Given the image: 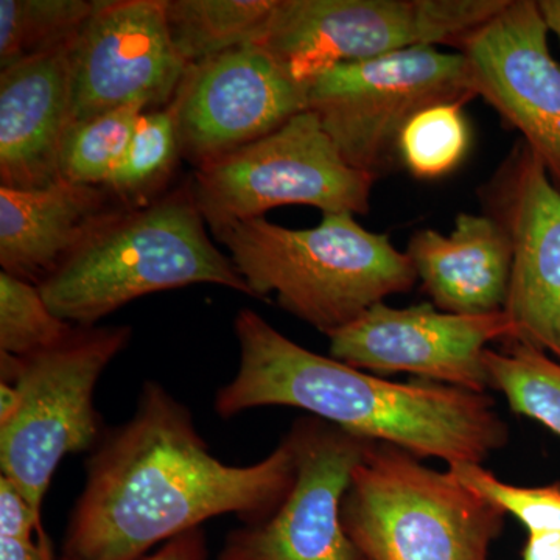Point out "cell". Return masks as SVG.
<instances>
[{
  "mask_svg": "<svg viewBox=\"0 0 560 560\" xmlns=\"http://www.w3.org/2000/svg\"><path fill=\"white\" fill-rule=\"evenodd\" d=\"M70 514L65 560H142L151 548L234 514L270 517L296 474L290 434L259 463L231 466L210 452L194 416L160 382L147 381L132 418L106 431L88 460Z\"/></svg>",
  "mask_w": 560,
  "mask_h": 560,
  "instance_id": "cell-1",
  "label": "cell"
},
{
  "mask_svg": "<svg viewBox=\"0 0 560 560\" xmlns=\"http://www.w3.org/2000/svg\"><path fill=\"white\" fill-rule=\"evenodd\" d=\"M237 374L221 386L213 410L221 419L264 407H291L418 458L482 464L506 447L508 423L485 393L419 381H385L334 357L302 348L243 308L235 316Z\"/></svg>",
  "mask_w": 560,
  "mask_h": 560,
  "instance_id": "cell-2",
  "label": "cell"
},
{
  "mask_svg": "<svg viewBox=\"0 0 560 560\" xmlns=\"http://www.w3.org/2000/svg\"><path fill=\"white\" fill-rule=\"evenodd\" d=\"M254 298L275 294L283 311L330 337L390 294L407 293L418 276L388 235L368 231L355 213H323L307 230L264 217L215 235Z\"/></svg>",
  "mask_w": 560,
  "mask_h": 560,
  "instance_id": "cell-3",
  "label": "cell"
},
{
  "mask_svg": "<svg viewBox=\"0 0 560 560\" xmlns=\"http://www.w3.org/2000/svg\"><path fill=\"white\" fill-rule=\"evenodd\" d=\"M197 283L250 296L231 257L210 241L189 186L114 210L38 287L58 318L94 326L128 302Z\"/></svg>",
  "mask_w": 560,
  "mask_h": 560,
  "instance_id": "cell-4",
  "label": "cell"
},
{
  "mask_svg": "<svg viewBox=\"0 0 560 560\" xmlns=\"http://www.w3.org/2000/svg\"><path fill=\"white\" fill-rule=\"evenodd\" d=\"M506 512L396 445L372 441L341 522L368 560H489Z\"/></svg>",
  "mask_w": 560,
  "mask_h": 560,
  "instance_id": "cell-5",
  "label": "cell"
},
{
  "mask_svg": "<svg viewBox=\"0 0 560 560\" xmlns=\"http://www.w3.org/2000/svg\"><path fill=\"white\" fill-rule=\"evenodd\" d=\"M131 335L128 326H79L60 345L21 359L13 383L20 410L0 427V467L39 515L61 460L94 451L105 436L95 388Z\"/></svg>",
  "mask_w": 560,
  "mask_h": 560,
  "instance_id": "cell-6",
  "label": "cell"
},
{
  "mask_svg": "<svg viewBox=\"0 0 560 560\" xmlns=\"http://www.w3.org/2000/svg\"><path fill=\"white\" fill-rule=\"evenodd\" d=\"M508 0H278L259 40L307 88L337 66L416 47L460 46Z\"/></svg>",
  "mask_w": 560,
  "mask_h": 560,
  "instance_id": "cell-7",
  "label": "cell"
},
{
  "mask_svg": "<svg viewBox=\"0 0 560 560\" xmlns=\"http://www.w3.org/2000/svg\"><path fill=\"white\" fill-rule=\"evenodd\" d=\"M375 176L341 156L312 110L195 171L190 190L213 235L282 206L370 212Z\"/></svg>",
  "mask_w": 560,
  "mask_h": 560,
  "instance_id": "cell-8",
  "label": "cell"
},
{
  "mask_svg": "<svg viewBox=\"0 0 560 560\" xmlns=\"http://www.w3.org/2000/svg\"><path fill=\"white\" fill-rule=\"evenodd\" d=\"M475 97L464 55L436 47L337 66L307 84V109L345 161L375 178L399 158L401 132L420 110Z\"/></svg>",
  "mask_w": 560,
  "mask_h": 560,
  "instance_id": "cell-9",
  "label": "cell"
},
{
  "mask_svg": "<svg viewBox=\"0 0 560 560\" xmlns=\"http://www.w3.org/2000/svg\"><path fill=\"white\" fill-rule=\"evenodd\" d=\"M296 474L270 517L231 530L217 560H368L346 534L341 504L372 441L316 418L290 431Z\"/></svg>",
  "mask_w": 560,
  "mask_h": 560,
  "instance_id": "cell-10",
  "label": "cell"
},
{
  "mask_svg": "<svg viewBox=\"0 0 560 560\" xmlns=\"http://www.w3.org/2000/svg\"><path fill=\"white\" fill-rule=\"evenodd\" d=\"M180 156L200 168L307 110V88L259 43L187 68L171 105Z\"/></svg>",
  "mask_w": 560,
  "mask_h": 560,
  "instance_id": "cell-11",
  "label": "cell"
},
{
  "mask_svg": "<svg viewBox=\"0 0 560 560\" xmlns=\"http://www.w3.org/2000/svg\"><path fill=\"white\" fill-rule=\"evenodd\" d=\"M329 340L330 355L357 370L485 393L486 350L493 341L517 340V330L506 312L456 315L433 304L396 308L381 302Z\"/></svg>",
  "mask_w": 560,
  "mask_h": 560,
  "instance_id": "cell-12",
  "label": "cell"
},
{
  "mask_svg": "<svg viewBox=\"0 0 560 560\" xmlns=\"http://www.w3.org/2000/svg\"><path fill=\"white\" fill-rule=\"evenodd\" d=\"M189 66L173 47L164 0H97L70 49L72 121L167 108Z\"/></svg>",
  "mask_w": 560,
  "mask_h": 560,
  "instance_id": "cell-13",
  "label": "cell"
},
{
  "mask_svg": "<svg viewBox=\"0 0 560 560\" xmlns=\"http://www.w3.org/2000/svg\"><path fill=\"white\" fill-rule=\"evenodd\" d=\"M539 2L508 0L458 47L478 97L523 136L560 189V65Z\"/></svg>",
  "mask_w": 560,
  "mask_h": 560,
  "instance_id": "cell-14",
  "label": "cell"
},
{
  "mask_svg": "<svg viewBox=\"0 0 560 560\" xmlns=\"http://www.w3.org/2000/svg\"><path fill=\"white\" fill-rule=\"evenodd\" d=\"M482 200L511 241L504 312L517 340L560 361V189L521 142L486 186Z\"/></svg>",
  "mask_w": 560,
  "mask_h": 560,
  "instance_id": "cell-15",
  "label": "cell"
},
{
  "mask_svg": "<svg viewBox=\"0 0 560 560\" xmlns=\"http://www.w3.org/2000/svg\"><path fill=\"white\" fill-rule=\"evenodd\" d=\"M72 44L0 70L2 186L43 189L61 180L62 142L72 124Z\"/></svg>",
  "mask_w": 560,
  "mask_h": 560,
  "instance_id": "cell-16",
  "label": "cell"
},
{
  "mask_svg": "<svg viewBox=\"0 0 560 560\" xmlns=\"http://www.w3.org/2000/svg\"><path fill=\"white\" fill-rule=\"evenodd\" d=\"M407 256L440 311L471 316L504 312L512 246L504 228L489 213H459L448 235L416 232Z\"/></svg>",
  "mask_w": 560,
  "mask_h": 560,
  "instance_id": "cell-17",
  "label": "cell"
},
{
  "mask_svg": "<svg viewBox=\"0 0 560 560\" xmlns=\"http://www.w3.org/2000/svg\"><path fill=\"white\" fill-rule=\"evenodd\" d=\"M105 189L58 180L43 189L0 186L2 271L39 285L108 219Z\"/></svg>",
  "mask_w": 560,
  "mask_h": 560,
  "instance_id": "cell-18",
  "label": "cell"
},
{
  "mask_svg": "<svg viewBox=\"0 0 560 560\" xmlns=\"http://www.w3.org/2000/svg\"><path fill=\"white\" fill-rule=\"evenodd\" d=\"M278 0H164L173 47L187 66L259 43Z\"/></svg>",
  "mask_w": 560,
  "mask_h": 560,
  "instance_id": "cell-19",
  "label": "cell"
},
{
  "mask_svg": "<svg viewBox=\"0 0 560 560\" xmlns=\"http://www.w3.org/2000/svg\"><path fill=\"white\" fill-rule=\"evenodd\" d=\"M485 353L489 385L504 394L511 410L560 438V361L528 342L508 340Z\"/></svg>",
  "mask_w": 560,
  "mask_h": 560,
  "instance_id": "cell-20",
  "label": "cell"
},
{
  "mask_svg": "<svg viewBox=\"0 0 560 560\" xmlns=\"http://www.w3.org/2000/svg\"><path fill=\"white\" fill-rule=\"evenodd\" d=\"M90 0H0V68L69 46L83 31Z\"/></svg>",
  "mask_w": 560,
  "mask_h": 560,
  "instance_id": "cell-21",
  "label": "cell"
},
{
  "mask_svg": "<svg viewBox=\"0 0 560 560\" xmlns=\"http://www.w3.org/2000/svg\"><path fill=\"white\" fill-rule=\"evenodd\" d=\"M448 470L467 488L522 522L528 530L523 560H560V482L522 488L501 481L481 464H455Z\"/></svg>",
  "mask_w": 560,
  "mask_h": 560,
  "instance_id": "cell-22",
  "label": "cell"
},
{
  "mask_svg": "<svg viewBox=\"0 0 560 560\" xmlns=\"http://www.w3.org/2000/svg\"><path fill=\"white\" fill-rule=\"evenodd\" d=\"M179 156L178 131L171 108L145 110L105 190L127 205H147L171 176Z\"/></svg>",
  "mask_w": 560,
  "mask_h": 560,
  "instance_id": "cell-23",
  "label": "cell"
},
{
  "mask_svg": "<svg viewBox=\"0 0 560 560\" xmlns=\"http://www.w3.org/2000/svg\"><path fill=\"white\" fill-rule=\"evenodd\" d=\"M142 113V109L130 106L92 119L72 121L62 142L61 180L105 189L127 151Z\"/></svg>",
  "mask_w": 560,
  "mask_h": 560,
  "instance_id": "cell-24",
  "label": "cell"
},
{
  "mask_svg": "<svg viewBox=\"0 0 560 560\" xmlns=\"http://www.w3.org/2000/svg\"><path fill=\"white\" fill-rule=\"evenodd\" d=\"M460 103H440L420 110L405 127L399 158L420 179L447 175L469 150L470 131Z\"/></svg>",
  "mask_w": 560,
  "mask_h": 560,
  "instance_id": "cell-25",
  "label": "cell"
},
{
  "mask_svg": "<svg viewBox=\"0 0 560 560\" xmlns=\"http://www.w3.org/2000/svg\"><path fill=\"white\" fill-rule=\"evenodd\" d=\"M73 329L50 311L36 283L0 271V352L24 359L60 345Z\"/></svg>",
  "mask_w": 560,
  "mask_h": 560,
  "instance_id": "cell-26",
  "label": "cell"
},
{
  "mask_svg": "<svg viewBox=\"0 0 560 560\" xmlns=\"http://www.w3.org/2000/svg\"><path fill=\"white\" fill-rule=\"evenodd\" d=\"M46 536L43 515L33 510L13 481L0 477V537L35 539Z\"/></svg>",
  "mask_w": 560,
  "mask_h": 560,
  "instance_id": "cell-27",
  "label": "cell"
},
{
  "mask_svg": "<svg viewBox=\"0 0 560 560\" xmlns=\"http://www.w3.org/2000/svg\"><path fill=\"white\" fill-rule=\"evenodd\" d=\"M65 560V559H61ZM142 560H209L208 539L202 528L180 534Z\"/></svg>",
  "mask_w": 560,
  "mask_h": 560,
  "instance_id": "cell-28",
  "label": "cell"
},
{
  "mask_svg": "<svg viewBox=\"0 0 560 560\" xmlns=\"http://www.w3.org/2000/svg\"><path fill=\"white\" fill-rule=\"evenodd\" d=\"M0 560H57L51 550L49 537L14 539L0 537Z\"/></svg>",
  "mask_w": 560,
  "mask_h": 560,
  "instance_id": "cell-29",
  "label": "cell"
},
{
  "mask_svg": "<svg viewBox=\"0 0 560 560\" xmlns=\"http://www.w3.org/2000/svg\"><path fill=\"white\" fill-rule=\"evenodd\" d=\"M20 393L10 383H0V427L7 425L20 410Z\"/></svg>",
  "mask_w": 560,
  "mask_h": 560,
  "instance_id": "cell-30",
  "label": "cell"
},
{
  "mask_svg": "<svg viewBox=\"0 0 560 560\" xmlns=\"http://www.w3.org/2000/svg\"><path fill=\"white\" fill-rule=\"evenodd\" d=\"M541 16L560 43V0H540Z\"/></svg>",
  "mask_w": 560,
  "mask_h": 560,
  "instance_id": "cell-31",
  "label": "cell"
}]
</instances>
